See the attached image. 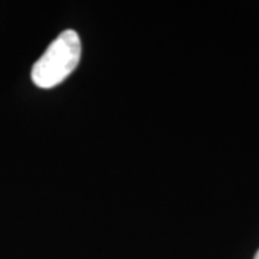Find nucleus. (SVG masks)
I'll return each instance as SVG.
<instances>
[{"label":"nucleus","mask_w":259,"mask_h":259,"mask_svg":"<svg viewBox=\"0 0 259 259\" xmlns=\"http://www.w3.org/2000/svg\"><path fill=\"white\" fill-rule=\"evenodd\" d=\"M253 259H259V249L256 250V253H255V256H253Z\"/></svg>","instance_id":"2"},{"label":"nucleus","mask_w":259,"mask_h":259,"mask_svg":"<svg viewBox=\"0 0 259 259\" xmlns=\"http://www.w3.org/2000/svg\"><path fill=\"white\" fill-rule=\"evenodd\" d=\"M81 56L82 44L79 33L74 29H65L33 64L30 78L42 90L55 88L78 68Z\"/></svg>","instance_id":"1"}]
</instances>
